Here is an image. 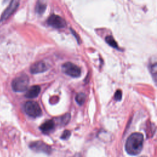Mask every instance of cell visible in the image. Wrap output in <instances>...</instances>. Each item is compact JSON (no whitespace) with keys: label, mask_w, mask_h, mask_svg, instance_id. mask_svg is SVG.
Masks as SVG:
<instances>
[{"label":"cell","mask_w":157,"mask_h":157,"mask_svg":"<svg viewBox=\"0 0 157 157\" xmlns=\"http://www.w3.org/2000/svg\"><path fill=\"white\" fill-rule=\"evenodd\" d=\"M47 22L48 25L55 28H63L66 25L65 20L55 14H52L50 15L47 19Z\"/></svg>","instance_id":"8992f818"},{"label":"cell","mask_w":157,"mask_h":157,"mask_svg":"<svg viewBox=\"0 0 157 157\" xmlns=\"http://www.w3.org/2000/svg\"><path fill=\"white\" fill-rule=\"evenodd\" d=\"M105 41L111 47H112L113 48H118V44H117V42L115 40V39H113V37L112 36H106L105 37Z\"/></svg>","instance_id":"7c38bea8"},{"label":"cell","mask_w":157,"mask_h":157,"mask_svg":"<svg viewBox=\"0 0 157 157\" xmlns=\"http://www.w3.org/2000/svg\"><path fill=\"white\" fill-rule=\"evenodd\" d=\"M19 6V1H12L8 7L5 9L1 16L0 20L4 21L7 19L11 16V15L16 10Z\"/></svg>","instance_id":"52a82bcc"},{"label":"cell","mask_w":157,"mask_h":157,"mask_svg":"<svg viewBox=\"0 0 157 157\" xmlns=\"http://www.w3.org/2000/svg\"><path fill=\"white\" fill-rule=\"evenodd\" d=\"M144 136L140 132L131 134L126 140L125 149L131 155H136L140 153L143 148Z\"/></svg>","instance_id":"6da1fadb"},{"label":"cell","mask_w":157,"mask_h":157,"mask_svg":"<svg viewBox=\"0 0 157 157\" xmlns=\"http://www.w3.org/2000/svg\"><path fill=\"white\" fill-rule=\"evenodd\" d=\"M24 109L26 114L33 118L39 117L42 114V110L36 101H27L24 105Z\"/></svg>","instance_id":"3957f363"},{"label":"cell","mask_w":157,"mask_h":157,"mask_svg":"<svg viewBox=\"0 0 157 157\" xmlns=\"http://www.w3.org/2000/svg\"><path fill=\"white\" fill-rule=\"evenodd\" d=\"M86 99V95L83 93H80L75 96V101L79 105H82Z\"/></svg>","instance_id":"4fadbf2b"},{"label":"cell","mask_w":157,"mask_h":157,"mask_svg":"<svg viewBox=\"0 0 157 157\" xmlns=\"http://www.w3.org/2000/svg\"><path fill=\"white\" fill-rule=\"evenodd\" d=\"M48 68L47 64L44 61L34 63L30 67V72L32 74H38L46 71Z\"/></svg>","instance_id":"ba28073f"},{"label":"cell","mask_w":157,"mask_h":157,"mask_svg":"<svg viewBox=\"0 0 157 157\" xmlns=\"http://www.w3.org/2000/svg\"><path fill=\"white\" fill-rule=\"evenodd\" d=\"M140 157H146V156H140Z\"/></svg>","instance_id":"ac0fdd59"},{"label":"cell","mask_w":157,"mask_h":157,"mask_svg":"<svg viewBox=\"0 0 157 157\" xmlns=\"http://www.w3.org/2000/svg\"><path fill=\"white\" fill-rule=\"evenodd\" d=\"M29 146L32 150L36 152H42L47 154H50L52 151L51 147L40 140L33 142L29 144Z\"/></svg>","instance_id":"5b68a950"},{"label":"cell","mask_w":157,"mask_h":157,"mask_svg":"<svg viewBox=\"0 0 157 157\" xmlns=\"http://www.w3.org/2000/svg\"><path fill=\"white\" fill-rule=\"evenodd\" d=\"M62 121L61 123H63V124H66L67 123V122L69 121L70 119V114L69 113H66V115H64V117L61 118Z\"/></svg>","instance_id":"2e32d148"},{"label":"cell","mask_w":157,"mask_h":157,"mask_svg":"<svg viewBox=\"0 0 157 157\" xmlns=\"http://www.w3.org/2000/svg\"><path fill=\"white\" fill-rule=\"evenodd\" d=\"M46 9V4L41 1H38L36 6V12L39 14H42Z\"/></svg>","instance_id":"8fae6325"},{"label":"cell","mask_w":157,"mask_h":157,"mask_svg":"<svg viewBox=\"0 0 157 157\" xmlns=\"http://www.w3.org/2000/svg\"><path fill=\"white\" fill-rule=\"evenodd\" d=\"M40 87L39 85H33L31 86L25 94V97L27 98H36L40 93Z\"/></svg>","instance_id":"9c48e42d"},{"label":"cell","mask_w":157,"mask_h":157,"mask_svg":"<svg viewBox=\"0 0 157 157\" xmlns=\"http://www.w3.org/2000/svg\"><path fill=\"white\" fill-rule=\"evenodd\" d=\"M150 70L151 71V73L154 74V78H156V63L155 61L154 64L151 65L150 67Z\"/></svg>","instance_id":"e0dca14e"},{"label":"cell","mask_w":157,"mask_h":157,"mask_svg":"<svg viewBox=\"0 0 157 157\" xmlns=\"http://www.w3.org/2000/svg\"><path fill=\"white\" fill-rule=\"evenodd\" d=\"M62 71L72 77H78L81 74L80 67L71 62L65 63L62 65Z\"/></svg>","instance_id":"277c9868"},{"label":"cell","mask_w":157,"mask_h":157,"mask_svg":"<svg viewBox=\"0 0 157 157\" xmlns=\"http://www.w3.org/2000/svg\"><path fill=\"white\" fill-rule=\"evenodd\" d=\"M29 77L25 74H22L15 78L12 82V87L14 91L23 92L27 90L29 85Z\"/></svg>","instance_id":"7a4b0ae2"},{"label":"cell","mask_w":157,"mask_h":157,"mask_svg":"<svg viewBox=\"0 0 157 157\" xmlns=\"http://www.w3.org/2000/svg\"><path fill=\"white\" fill-rule=\"evenodd\" d=\"M71 136V131H69V130H65L63 133L62 134L61 136V138L62 139H64V140H66L67 139H69V137H70Z\"/></svg>","instance_id":"5bb4252c"},{"label":"cell","mask_w":157,"mask_h":157,"mask_svg":"<svg viewBox=\"0 0 157 157\" xmlns=\"http://www.w3.org/2000/svg\"><path fill=\"white\" fill-rule=\"evenodd\" d=\"M114 98H115V100H117V101H120V100L121 99V98H122V93H121V91L120 90H117V91H116L115 93Z\"/></svg>","instance_id":"9a60e30c"},{"label":"cell","mask_w":157,"mask_h":157,"mask_svg":"<svg viewBox=\"0 0 157 157\" xmlns=\"http://www.w3.org/2000/svg\"><path fill=\"white\" fill-rule=\"evenodd\" d=\"M55 123L53 120H47L43 123L39 127L40 129L44 133H48L53 129Z\"/></svg>","instance_id":"30bf717a"}]
</instances>
